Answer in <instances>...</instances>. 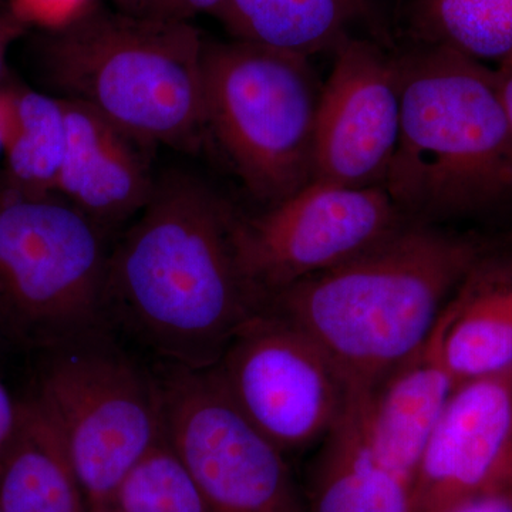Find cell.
Instances as JSON below:
<instances>
[{
	"label": "cell",
	"mask_w": 512,
	"mask_h": 512,
	"mask_svg": "<svg viewBox=\"0 0 512 512\" xmlns=\"http://www.w3.org/2000/svg\"><path fill=\"white\" fill-rule=\"evenodd\" d=\"M237 210L204 181L165 174L110 249L107 329L154 367L217 365L264 301L239 264Z\"/></svg>",
	"instance_id": "1"
},
{
	"label": "cell",
	"mask_w": 512,
	"mask_h": 512,
	"mask_svg": "<svg viewBox=\"0 0 512 512\" xmlns=\"http://www.w3.org/2000/svg\"><path fill=\"white\" fill-rule=\"evenodd\" d=\"M480 239L407 221L345 264L266 299L264 311L322 348L356 392H370L426 342L467 276Z\"/></svg>",
	"instance_id": "2"
},
{
	"label": "cell",
	"mask_w": 512,
	"mask_h": 512,
	"mask_svg": "<svg viewBox=\"0 0 512 512\" xmlns=\"http://www.w3.org/2000/svg\"><path fill=\"white\" fill-rule=\"evenodd\" d=\"M402 116L383 188L419 224L478 220L512 205V131L494 69L448 47L397 55Z\"/></svg>",
	"instance_id": "3"
},
{
	"label": "cell",
	"mask_w": 512,
	"mask_h": 512,
	"mask_svg": "<svg viewBox=\"0 0 512 512\" xmlns=\"http://www.w3.org/2000/svg\"><path fill=\"white\" fill-rule=\"evenodd\" d=\"M205 40L190 22L94 9L37 52L43 82L147 146L195 153L205 134Z\"/></svg>",
	"instance_id": "4"
},
{
	"label": "cell",
	"mask_w": 512,
	"mask_h": 512,
	"mask_svg": "<svg viewBox=\"0 0 512 512\" xmlns=\"http://www.w3.org/2000/svg\"><path fill=\"white\" fill-rule=\"evenodd\" d=\"M29 399L62 441L87 508L111 505L127 474L163 439L154 367L109 329L43 353Z\"/></svg>",
	"instance_id": "5"
},
{
	"label": "cell",
	"mask_w": 512,
	"mask_h": 512,
	"mask_svg": "<svg viewBox=\"0 0 512 512\" xmlns=\"http://www.w3.org/2000/svg\"><path fill=\"white\" fill-rule=\"evenodd\" d=\"M107 232L57 194L0 190V339L46 353L107 329Z\"/></svg>",
	"instance_id": "6"
},
{
	"label": "cell",
	"mask_w": 512,
	"mask_h": 512,
	"mask_svg": "<svg viewBox=\"0 0 512 512\" xmlns=\"http://www.w3.org/2000/svg\"><path fill=\"white\" fill-rule=\"evenodd\" d=\"M205 134L256 200L279 204L313 180L320 89L309 57L244 40L205 42Z\"/></svg>",
	"instance_id": "7"
},
{
	"label": "cell",
	"mask_w": 512,
	"mask_h": 512,
	"mask_svg": "<svg viewBox=\"0 0 512 512\" xmlns=\"http://www.w3.org/2000/svg\"><path fill=\"white\" fill-rule=\"evenodd\" d=\"M165 443L212 512H305L276 447L229 396L214 367H154Z\"/></svg>",
	"instance_id": "8"
},
{
	"label": "cell",
	"mask_w": 512,
	"mask_h": 512,
	"mask_svg": "<svg viewBox=\"0 0 512 512\" xmlns=\"http://www.w3.org/2000/svg\"><path fill=\"white\" fill-rule=\"evenodd\" d=\"M407 220L380 185L311 181L261 214L235 215L239 264L264 301L363 254Z\"/></svg>",
	"instance_id": "9"
},
{
	"label": "cell",
	"mask_w": 512,
	"mask_h": 512,
	"mask_svg": "<svg viewBox=\"0 0 512 512\" xmlns=\"http://www.w3.org/2000/svg\"><path fill=\"white\" fill-rule=\"evenodd\" d=\"M214 370L242 413L285 454L322 443L356 392L315 340L266 311L239 330Z\"/></svg>",
	"instance_id": "10"
},
{
	"label": "cell",
	"mask_w": 512,
	"mask_h": 512,
	"mask_svg": "<svg viewBox=\"0 0 512 512\" xmlns=\"http://www.w3.org/2000/svg\"><path fill=\"white\" fill-rule=\"evenodd\" d=\"M333 56L316 111L312 181L383 187L402 116L396 56L356 36L343 40Z\"/></svg>",
	"instance_id": "11"
},
{
	"label": "cell",
	"mask_w": 512,
	"mask_h": 512,
	"mask_svg": "<svg viewBox=\"0 0 512 512\" xmlns=\"http://www.w3.org/2000/svg\"><path fill=\"white\" fill-rule=\"evenodd\" d=\"M508 483H512V367L457 384L421 454L412 512H437Z\"/></svg>",
	"instance_id": "12"
},
{
	"label": "cell",
	"mask_w": 512,
	"mask_h": 512,
	"mask_svg": "<svg viewBox=\"0 0 512 512\" xmlns=\"http://www.w3.org/2000/svg\"><path fill=\"white\" fill-rule=\"evenodd\" d=\"M63 101L67 144L55 194L109 232L134 220L153 195L151 146L92 107Z\"/></svg>",
	"instance_id": "13"
},
{
	"label": "cell",
	"mask_w": 512,
	"mask_h": 512,
	"mask_svg": "<svg viewBox=\"0 0 512 512\" xmlns=\"http://www.w3.org/2000/svg\"><path fill=\"white\" fill-rule=\"evenodd\" d=\"M453 298L416 352L394 367L370 392L360 394L363 433L380 466L414 483L421 454L456 389L444 359V335Z\"/></svg>",
	"instance_id": "14"
},
{
	"label": "cell",
	"mask_w": 512,
	"mask_h": 512,
	"mask_svg": "<svg viewBox=\"0 0 512 512\" xmlns=\"http://www.w3.org/2000/svg\"><path fill=\"white\" fill-rule=\"evenodd\" d=\"M444 359L460 384L512 367V256L488 254L453 296Z\"/></svg>",
	"instance_id": "15"
},
{
	"label": "cell",
	"mask_w": 512,
	"mask_h": 512,
	"mask_svg": "<svg viewBox=\"0 0 512 512\" xmlns=\"http://www.w3.org/2000/svg\"><path fill=\"white\" fill-rule=\"evenodd\" d=\"M322 444L305 512H412V485L380 466L367 447L360 393Z\"/></svg>",
	"instance_id": "16"
},
{
	"label": "cell",
	"mask_w": 512,
	"mask_h": 512,
	"mask_svg": "<svg viewBox=\"0 0 512 512\" xmlns=\"http://www.w3.org/2000/svg\"><path fill=\"white\" fill-rule=\"evenodd\" d=\"M367 0H225L214 13L237 40L309 57L353 36Z\"/></svg>",
	"instance_id": "17"
},
{
	"label": "cell",
	"mask_w": 512,
	"mask_h": 512,
	"mask_svg": "<svg viewBox=\"0 0 512 512\" xmlns=\"http://www.w3.org/2000/svg\"><path fill=\"white\" fill-rule=\"evenodd\" d=\"M2 512H87L62 441L32 400H23L15 439L0 460Z\"/></svg>",
	"instance_id": "18"
},
{
	"label": "cell",
	"mask_w": 512,
	"mask_h": 512,
	"mask_svg": "<svg viewBox=\"0 0 512 512\" xmlns=\"http://www.w3.org/2000/svg\"><path fill=\"white\" fill-rule=\"evenodd\" d=\"M10 97L3 143L9 184L32 194H55L67 144L64 101L30 90L10 92Z\"/></svg>",
	"instance_id": "19"
},
{
	"label": "cell",
	"mask_w": 512,
	"mask_h": 512,
	"mask_svg": "<svg viewBox=\"0 0 512 512\" xmlns=\"http://www.w3.org/2000/svg\"><path fill=\"white\" fill-rule=\"evenodd\" d=\"M410 28L417 43L484 64L512 59V0H413Z\"/></svg>",
	"instance_id": "20"
},
{
	"label": "cell",
	"mask_w": 512,
	"mask_h": 512,
	"mask_svg": "<svg viewBox=\"0 0 512 512\" xmlns=\"http://www.w3.org/2000/svg\"><path fill=\"white\" fill-rule=\"evenodd\" d=\"M111 505L119 512H212L164 436L127 474Z\"/></svg>",
	"instance_id": "21"
},
{
	"label": "cell",
	"mask_w": 512,
	"mask_h": 512,
	"mask_svg": "<svg viewBox=\"0 0 512 512\" xmlns=\"http://www.w3.org/2000/svg\"><path fill=\"white\" fill-rule=\"evenodd\" d=\"M97 9L96 0H9L8 10L26 28L46 33L70 28Z\"/></svg>",
	"instance_id": "22"
},
{
	"label": "cell",
	"mask_w": 512,
	"mask_h": 512,
	"mask_svg": "<svg viewBox=\"0 0 512 512\" xmlns=\"http://www.w3.org/2000/svg\"><path fill=\"white\" fill-rule=\"evenodd\" d=\"M437 512H512V483L488 488Z\"/></svg>",
	"instance_id": "23"
},
{
	"label": "cell",
	"mask_w": 512,
	"mask_h": 512,
	"mask_svg": "<svg viewBox=\"0 0 512 512\" xmlns=\"http://www.w3.org/2000/svg\"><path fill=\"white\" fill-rule=\"evenodd\" d=\"M23 400L13 399L8 387L0 380V460L15 439L22 419Z\"/></svg>",
	"instance_id": "24"
},
{
	"label": "cell",
	"mask_w": 512,
	"mask_h": 512,
	"mask_svg": "<svg viewBox=\"0 0 512 512\" xmlns=\"http://www.w3.org/2000/svg\"><path fill=\"white\" fill-rule=\"evenodd\" d=\"M26 28L20 23L8 8H0V74H2L3 66H5L6 55H8L10 46L25 35Z\"/></svg>",
	"instance_id": "25"
},
{
	"label": "cell",
	"mask_w": 512,
	"mask_h": 512,
	"mask_svg": "<svg viewBox=\"0 0 512 512\" xmlns=\"http://www.w3.org/2000/svg\"><path fill=\"white\" fill-rule=\"evenodd\" d=\"M495 84L512 131V59L494 67Z\"/></svg>",
	"instance_id": "26"
},
{
	"label": "cell",
	"mask_w": 512,
	"mask_h": 512,
	"mask_svg": "<svg viewBox=\"0 0 512 512\" xmlns=\"http://www.w3.org/2000/svg\"><path fill=\"white\" fill-rule=\"evenodd\" d=\"M10 109H12L10 90L0 92V151H3V143H5L6 131H8Z\"/></svg>",
	"instance_id": "27"
},
{
	"label": "cell",
	"mask_w": 512,
	"mask_h": 512,
	"mask_svg": "<svg viewBox=\"0 0 512 512\" xmlns=\"http://www.w3.org/2000/svg\"><path fill=\"white\" fill-rule=\"evenodd\" d=\"M114 2H116L117 8H119L120 12L144 18V16H146L150 0H114Z\"/></svg>",
	"instance_id": "28"
},
{
	"label": "cell",
	"mask_w": 512,
	"mask_h": 512,
	"mask_svg": "<svg viewBox=\"0 0 512 512\" xmlns=\"http://www.w3.org/2000/svg\"><path fill=\"white\" fill-rule=\"evenodd\" d=\"M87 512H119L113 505H107V507L89 508Z\"/></svg>",
	"instance_id": "29"
},
{
	"label": "cell",
	"mask_w": 512,
	"mask_h": 512,
	"mask_svg": "<svg viewBox=\"0 0 512 512\" xmlns=\"http://www.w3.org/2000/svg\"><path fill=\"white\" fill-rule=\"evenodd\" d=\"M157 2L158 0H150V3H148L146 16H144V18H147V16L150 15L151 10H153L154 6L157 5Z\"/></svg>",
	"instance_id": "30"
},
{
	"label": "cell",
	"mask_w": 512,
	"mask_h": 512,
	"mask_svg": "<svg viewBox=\"0 0 512 512\" xmlns=\"http://www.w3.org/2000/svg\"><path fill=\"white\" fill-rule=\"evenodd\" d=\"M0 8H2V0H0Z\"/></svg>",
	"instance_id": "31"
},
{
	"label": "cell",
	"mask_w": 512,
	"mask_h": 512,
	"mask_svg": "<svg viewBox=\"0 0 512 512\" xmlns=\"http://www.w3.org/2000/svg\"><path fill=\"white\" fill-rule=\"evenodd\" d=\"M0 512H2V510H0Z\"/></svg>",
	"instance_id": "32"
}]
</instances>
